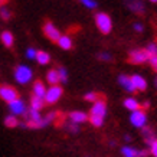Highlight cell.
I'll return each mask as SVG.
<instances>
[{
	"mask_svg": "<svg viewBox=\"0 0 157 157\" xmlns=\"http://www.w3.org/2000/svg\"><path fill=\"white\" fill-rule=\"evenodd\" d=\"M105 115H107V102H105L102 98H100V100L95 101V102H92L88 120H90V123L92 124L94 127H101V125L104 124Z\"/></svg>",
	"mask_w": 157,
	"mask_h": 157,
	"instance_id": "6da1fadb",
	"label": "cell"
},
{
	"mask_svg": "<svg viewBox=\"0 0 157 157\" xmlns=\"http://www.w3.org/2000/svg\"><path fill=\"white\" fill-rule=\"evenodd\" d=\"M95 25L102 35H108L113 30V19L109 17V14L104 13V12L95 14Z\"/></svg>",
	"mask_w": 157,
	"mask_h": 157,
	"instance_id": "7a4b0ae2",
	"label": "cell"
},
{
	"mask_svg": "<svg viewBox=\"0 0 157 157\" xmlns=\"http://www.w3.org/2000/svg\"><path fill=\"white\" fill-rule=\"evenodd\" d=\"M32 78H33V72L29 67L26 65H17L16 69H14V79L16 82H19V84H28V82L32 81Z\"/></svg>",
	"mask_w": 157,
	"mask_h": 157,
	"instance_id": "3957f363",
	"label": "cell"
},
{
	"mask_svg": "<svg viewBox=\"0 0 157 157\" xmlns=\"http://www.w3.org/2000/svg\"><path fill=\"white\" fill-rule=\"evenodd\" d=\"M17 98H19V92L14 86L9 85V84H0V100L9 104Z\"/></svg>",
	"mask_w": 157,
	"mask_h": 157,
	"instance_id": "277c9868",
	"label": "cell"
},
{
	"mask_svg": "<svg viewBox=\"0 0 157 157\" xmlns=\"http://www.w3.org/2000/svg\"><path fill=\"white\" fill-rule=\"evenodd\" d=\"M62 94H63V90H62L61 85H51L46 90V94H45V98H43L45 104H49V105L56 104L58 101L61 100Z\"/></svg>",
	"mask_w": 157,
	"mask_h": 157,
	"instance_id": "5b68a950",
	"label": "cell"
},
{
	"mask_svg": "<svg viewBox=\"0 0 157 157\" xmlns=\"http://www.w3.org/2000/svg\"><path fill=\"white\" fill-rule=\"evenodd\" d=\"M130 121H131V124H133L136 128L146 127V124H147V114H146V111L141 108L133 111L131 115H130Z\"/></svg>",
	"mask_w": 157,
	"mask_h": 157,
	"instance_id": "8992f818",
	"label": "cell"
},
{
	"mask_svg": "<svg viewBox=\"0 0 157 157\" xmlns=\"http://www.w3.org/2000/svg\"><path fill=\"white\" fill-rule=\"evenodd\" d=\"M128 61L134 65H141L148 61V53L146 52V49H134L128 55Z\"/></svg>",
	"mask_w": 157,
	"mask_h": 157,
	"instance_id": "52a82bcc",
	"label": "cell"
},
{
	"mask_svg": "<svg viewBox=\"0 0 157 157\" xmlns=\"http://www.w3.org/2000/svg\"><path fill=\"white\" fill-rule=\"evenodd\" d=\"M43 33H45V36H46L49 40H52V42H58V39L61 38L59 29H58L52 22H46V23L43 25Z\"/></svg>",
	"mask_w": 157,
	"mask_h": 157,
	"instance_id": "ba28073f",
	"label": "cell"
},
{
	"mask_svg": "<svg viewBox=\"0 0 157 157\" xmlns=\"http://www.w3.org/2000/svg\"><path fill=\"white\" fill-rule=\"evenodd\" d=\"M9 109L10 113L13 115H25L26 113H28V109H26V105H25V102L20 98H17V100L12 101V102H9Z\"/></svg>",
	"mask_w": 157,
	"mask_h": 157,
	"instance_id": "9c48e42d",
	"label": "cell"
},
{
	"mask_svg": "<svg viewBox=\"0 0 157 157\" xmlns=\"http://www.w3.org/2000/svg\"><path fill=\"white\" fill-rule=\"evenodd\" d=\"M121 153H123L124 157H147L148 156L147 150H138V148L130 147V146H124L121 148Z\"/></svg>",
	"mask_w": 157,
	"mask_h": 157,
	"instance_id": "30bf717a",
	"label": "cell"
},
{
	"mask_svg": "<svg viewBox=\"0 0 157 157\" xmlns=\"http://www.w3.org/2000/svg\"><path fill=\"white\" fill-rule=\"evenodd\" d=\"M69 121L74 124H82V123H86L88 121V114L86 113H84V111H72V113H69Z\"/></svg>",
	"mask_w": 157,
	"mask_h": 157,
	"instance_id": "8fae6325",
	"label": "cell"
},
{
	"mask_svg": "<svg viewBox=\"0 0 157 157\" xmlns=\"http://www.w3.org/2000/svg\"><path fill=\"white\" fill-rule=\"evenodd\" d=\"M125 6L130 12L133 13H143L144 12V3L141 0H125Z\"/></svg>",
	"mask_w": 157,
	"mask_h": 157,
	"instance_id": "7c38bea8",
	"label": "cell"
},
{
	"mask_svg": "<svg viewBox=\"0 0 157 157\" xmlns=\"http://www.w3.org/2000/svg\"><path fill=\"white\" fill-rule=\"evenodd\" d=\"M130 78H131V82H133V86L136 91H144L147 88V81L141 75L136 74V75H131Z\"/></svg>",
	"mask_w": 157,
	"mask_h": 157,
	"instance_id": "4fadbf2b",
	"label": "cell"
},
{
	"mask_svg": "<svg viewBox=\"0 0 157 157\" xmlns=\"http://www.w3.org/2000/svg\"><path fill=\"white\" fill-rule=\"evenodd\" d=\"M46 86L43 84L42 81H35L33 82V86H32V92H33L35 97H39V98H45V94H46Z\"/></svg>",
	"mask_w": 157,
	"mask_h": 157,
	"instance_id": "5bb4252c",
	"label": "cell"
},
{
	"mask_svg": "<svg viewBox=\"0 0 157 157\" xmlns=\"http://www.w3.org/2000/svg\"><path fill=\"white\" fill-rule=\"evenodd\" d=\"M56 43H58V46L61 49H63V51H69L74 46V42H72L71 36H68V35H61V38L58 39Z\"/></svg>",
	"mask_w": 157,
	"mask_h": 157,
	"instance_id": "9a60e30c",
	"label": "cell"
},
{
	"mask_svg": "<svg viewBox=\"0 0 157 157\" xmlns=\"http://www.w3.org/2000/svg\"><path fill=\"white\" fill-rule=\"evenodd\" d=\"M118 84L124 88V91L127 92H134V86H133V82H131V78L127 75H120L118 76Z\"/></svg>",
	"mask_w": 157,
	"mask_h": 157,
	"instance_id": "2e32d148",
	"label": "cell"
},
{
	"mask_svg": "<svg viewBox=\"0 0 157 157\" xmlns=\"http://www.w3.org/2000/svg\"><path fill=\"white\" fill-rule=\"evenodd\" d=\"M0 40H2V43L5 45L6 48H12L14 43V36L9 30H3V32L0 33Z\"/></svg>",
	"mask_w": 157,
	"mask_h": 157,
	"instance_id": "e0dca14e",
	"label": "cell"
},
{
	"mask_svg": "<svg viewBox=\"0 0 157 157\" xmlns=\"http://www.w3.org/2000/svg\"><path fill=\"white\" fill-rule=\"evenodd\" d=\"M124 107H125L127 109H130V111L133 113V111H136V109H140V108H141V104H140V102H138L136 98H133V97H128V98H125V100H124Z\"/></svg>",
	"mask_w": 157,
	"mask_h": 157,
	"instance_id": "ac0fdd59",
	"label": "cell"
},
{
	"mask_svg": "<svg viewBox=\"0 0 157 157\" xmlns=\"http://www.w3.org/2000/svg\"><path fill=\"white\" fill-rule=\"evenodd\" d=\"M46 81L49 82V85H59V75H58V69H51L46 74Z\"/></svg>",
	"mask_w": 157,
	"mask_h": 157,
	"instance_id": "d6986e66",
	"label": "cell"
},
{
	"mask_svg": "<svg viewBox=\"0 0 157 157\" xmlns=\"http://www.w3.org/2000/svg\"><path fill=\"white\" fill-rule=\"evenodd\" d=\"M43 107H45V100L43 98H39V97H35V95L30 97V108L32 109L40 111Z\"/></svg>",
	"mask_w": 157,
	"mask_h": 157,
	"instance_id": "ffe728a7",
	"label": "cell"
},
{
	"mask_svg": "<svg viewBox=\"0 0 157 157\" xmlns=\"http://www.w3.org/2000/svg\"><path fill=\"white\" fill-rule=\"evenodd\" d=\"M35 59L38 61L39 65H48L49 62H51V55L48 52H45V51H38Z\"/></svg>",
	"mask_w": 157,
	"mask_h": 157,
	"instance_id": "44dd1931",
	"label": "cell"
},
{
	"mask_svg": "<svg viewBox=\"0 0 157 157\" xmlns=\"http://www.w3.org/2000/svg\"><path fill=\"white\" fill-rule=\"evenodd\" d=\"M141 134H143L144 140H146V143L150 146V143H153L154 140H156V137H154V133H153L151 128H148V127H143L141 128Z\"/></svg>",
	"mask_w": 157,
	"mask_h": 157,
	"instance_id": "7402d4cb",
	"label": "cell"
},
{
	"mask_svg": "<svg viewBox=\"0 0 157 157\" xmlns=\"http://www.w3.org/2000/svg\"><path fill=\"white\" fill-rule=\"evenodd\" d=\"M5 125L7 127V128H14V127H17L19 125V120H17V117L13 114L7 115L5 118Z\"/></svg>",
	"mask_w": 157,
	"mask_h": 157,
	"instance_id": "603a6c76",
	"label": "cell"
},
{
	"mask_svg": "<svg viewBox=\"0 0 157 157\" xmlns=\"http://www.w3.org/2000/svg\"><path fill=\"white\" fill-rule=\"evenodd\" d=\"M146 52L148 53V56H156L157 55V43L156 42L148 43L147 48H146Z\"/></svg>",
	"mask_w": 157,
	"mask_h": 157,
	"instance_id": "cb8c5ba5",
	"label": "cell"
},
{
	"mask_svg": "<svg viewBox=\"0 0 157 157\" xmlns=\"http://www.w3.org/2000/svg\"><path fill=\"white\" fill-rule=\"evenodd\" d=\"M0 17L3 20H9L12 17V12L6 6H3V7H0Z\"/></svg>",
	"mask_w": 157,
	"mask_h": 157,
	"instance_id": "d4e9b609",
	"label": "cell"
},
{
	"mask_svg": "<svg viewBox=\"0 0 157 157\" xmlns=\"http://www.w3.org/2000/svg\"><path fill=\"white\" fill-rule=\"evenodd\" d=\"M58 75H59V81L61 82H67L68 81V71L65 68H58Z\"/></svg>",
	"mask_w": 157,
	"mask_h": 157,
	"instance_id": "484cf974",
	"label": "cell"
},
{
	"mask_svg": "<svg viewBox=\"0 0 157 157\" xmlns=\"http://www.w3.org/2000/svg\"><path fill=\"white\" fill-rule=\"evenodd\" d=\"M79 2H81V5L82 6H85L86 9H95L97 7V2L95 0H79Z\"/></svg>",
	"mask_w": 157,
	"mask_h": 157,
	"instance_id": "4316f807",
	"label": "cell"
},
{
	"mask_svg": "<svg viewBox=\"0 0 157 157\" xmlns=\"http://www.w3.org/2000/svg\"><path fill=\"white\" fill-rule=\"evenodd\" d=\"M85 101H90V102H95V101L100 100V95L97 94V92H88V94H85Z\"/></svg>",
	"mask_w": 157,
	"mask_h": 157,
	"instance_id": "83f0119b",
	"label": "cell"
},
{
	"mask_svg": "<svg viewBox=\"0 0 157 157\" xmlns=\"http://www.w3.org/2000/svg\"><path fill=\"white\" fill-rule=\"evenodd\" d=\"M36 53H38V51L35 48L26 49V58H28V59H35V58H36Z\"/></svg>",
	"mask_w": 157,
	"mask_h": 157,
	"instance_id": "f1b7e54d",
	"label": "cell"
},
{
	"mask_svg": "<svg viewBox=\"0 0 157 157\" xmlns=\"http://www.w3.org/2000/svg\"><path fill=\"white\" fill-rule=\"evenodd\" d=\"M67 128H68V131H71V133H79V127H78V124H74V123H71L69 121V124L67 125Z\"/></svg>",
	"mask_w": 157,
	"mask_h": 157,
	"instance_id": "f546056e",
	"label": "cell"
},
{
	"mask_svg": "<svg viewBox=\"0 0 157 157\" xmlns=\"http://www.w3.org/2000/svg\"><path fill=\"white\" fill-rule=\"evenodd\" d=\"M98 58H100L101 61H111L113 59V56H111V53H108V52H101L100 55H98Z\"/></svg>",
	"mask_w": 157,
	"mask_h": 157,
	"instance_id": "4dcf8cb0",
	"label": "cell"
},
{
	"mask_svg": "<svg viewBox=\"0 0 157 157\" xmlns=\"http://www.w3.org/2000/svg\"><path fill=\"white\" fill-rule=\"evenodd\" d=\"M150 153H151L154 157H157V138L153 143H150Z\"/></svg>",
	"mask_w": 157,
	"mask_h": 157,
	"instance_id": "1f68e13d",
	"label": "cell"
},
{
	"mask_svg": "<svg viewBox=\"0 0 157 157\" xmlns=\"http://www.w3.org/2000/svg\"><path fill=\"white\" fill-rule=\"evenodd\" d=\"M148 62H150V67L154 71H157V55L156 56H148Z\"/></svg>",
	"mask_w": 157,
	"mask_h": 157,
	"instance_id": "d6a6232c",
	"label": "cell"
},
{
	"mask_svg": "<svg viewBox=\"0 0 157 157\" xmlns=\"http://www.w3.org/2000/svg\"><path fill=\"white\" fill-rule=\"evenodd\" d=\"M134 30H136V32H138V33H141V32H143L144 30V26L141 23H140V22H137V23H134Z\"/></svg>",
	"mask_w": 157,
	"mask_h": 157,
	"instance_id": "836d02e7",
	"label": "cell"
},
{
	"mask_svg": "<svg viewBox=\"0 0 157 157\" xmlns=\"http://www.w3.org/2000/svg\"><path fill=\"white\" fill-rule=\"evenodd\" d=\"M150 107V102L148 101H144L143 104H141V109H144V108H148Z\"/></svg>",
	"mask_w": 157,
	"mask_h": 157,
	"instance_id": "e575fe53",
	"label": "cell"
},
{
	"mask_svg": "<svg viewBox=\"0 0 157 157\" xmlns=\"http://www.w3.org/2000/svg\"><path fill=\"white\" fill-rule=\"evenodd\" d=\"M9 0H0V7H3V6H6V3H7Z\"/></svg>",
	"mask_w": 157,
	"mask_h": 157,
	"instance_id": "d590c367",
	"label": "cell"
},
{
	"mask_svg": "<svg viewBox=\"0 0 157 157\" xmlns=\"http://www.w3.org/2000/svg\"><path fill=\"white\" fill-rule=\"evenodd\" d=\"M154 86H156V88H157V78H156V79H154Z\"/></svg>",
	"mask_w": 157,
	"mask_h": 157,
	"instance_id": "8d00e7d4",
	"label": "cell"
},
{
	"mask_svg": "<svg viewBox=\"0 0 157 157\" xmlns=\"http://www.w3.org/2000/svg\"><path fill=\"white\" fill-rule=\"evenodd\" d=\"M150 2H151V3H157V0H150Z\"/></svg>",
	"mask_w": 157,
	"mask_h": 157,
	"instance_id": "74e56055",
	"label": "cell"
}]
</instances>
